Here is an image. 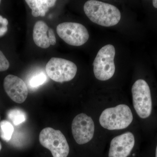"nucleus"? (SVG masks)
Returning <instances> with one entry per match:
<instances>
[{
	"label": "nucleus",
	"mask_w": 157,
	"mask_h": 157,
	"mask_svg": "<svg viewBox=\"0 0 157 157\" xmlns=\"http://www.w3.org/2000/svg\"><path fill=\"white\" fill-rule=\"evenodd\" d=\"M83 9L90 20L99 25L113 26L120 21V11L115 6L108 3L90 0L84 4Z\"/></svg>",
	"instance_id": "obj_1"
},
{
	"label": "nucleus",
	"mask_w": 157,
	"mask_h": 157,
	"mask_svg": "<svg viewBox=\"0 0 157 157\" xmlns=\"http://www.w3.org/2000/svg\"><path fill=\"white\" fill-rule=\"evenodd\" d=\"M133 120L132 110L129 106L123 104L104 109L99 118L101 126L110 131L126 128Z\"/></svg>",
	"instance_id": "obj_2"
},
{
	"label": "nucleus",
	"mask_w": 157,
	"mask_h": 157,
	"mask_svg": "<svg viewBox=\"0 0 157 157\" xmlns=\"http://www.w3.org/2000/svg\"><path fill=\"white\" fill-rule=\"evenodd\" d=\"M115 48L110 44L99 51L93 63L94 74L98 80L106 81L113 76L115 71Z\"/></svg>",
	"instance_id": "obj_3"
},
{
	"label": "nucleus",
	"mask_w": 157,
	"mask_h": 157,
	"mask_svg": "<svg viewBox=\"0 0 157 157\" xmlns=\"http://www.w3.org/2000/svg\"><path fill=\"white\" fill-rule=\"evenodd\" d=\"M39 142L41 145L51 152L53 157H67L70 147L66 137L59 130L46 128L40 132Z\"/></svg>",
	"instance_id": "obj_4"
},
{
	"label": "nucleus",
	"mask_w": 157,
	"mask_h": 157,
	"mask_svg": "<svg viewBox=\"0 0 157 157\" xmlns=\"http://www.w3.org/2000/svg\"><path fill=\"white\" fill-rule=\"evenodd\" d=\"M132 90L133 106L137 115L142 119L149 117L152 109V102L150 89L147 82L144 79H138L133 84Z\"/></svg>",
	"instance_id": "obj_5"
},
{
	"label": "nucleus",
	"mask_w": 157,
	"mask_h": 157,
	"mask_svg": "<svg viewBox=\"0 0 157 157\" xmlns=\"http://www.w3.org/2000/svg\"><path fill=\"white\" fill-rule=\"evenodd\" d=\"M77 70V67L73 62L60 58H52L45 66L48 77L59 82L72 80L76 76Z\"/></svg>",
	"instance_id": "obj_6"
},
{
	"label": "nucleus",
	"mask_w": 157,
	"mask_h": 157,
	"mask_svg": "<svg viewBox=\"0 0 157 157\" xmlns=\"http://www.w3.org/2000/svg\"><path fill=\"white\" fill-rule=\"evenodd\" d=\"M59 36L69 45L79 46L87 42L89 34L87 29L81 24L75 22H64L57 27Z\"/></svg>",
	"instance_id": "obj_7"
},
{
	"label": "nucleus",
	"mask_w": 157,
	"mask_h": 157,
	"mask_svg": "<svg viewBox=\"0 0 157 157\" xmlns=\"http://www.w3.org/2000/svg\"><path fill=\"white\" fill-rule=\"evenodd\" d=\"M95 132L94 121L84 113L76 115L72 123L73 137L78 144L87 143L92 139Z\"/></svg>",
	"instance_id": "obj_8"
},
{
	"label": "nucleus",
	"mask_w": 157,
	"mask_h": 157,
	"mask_svg": "<svg viewBox=\"0 0 157 157\" xmlns=\"http://www.w3.org/2000/svg\"><path fill=\"white\" fill-rule=\"evenodd\" d=\"M135 137L133 133L127 132L116 136L110 143L108 157H128L135 146Z\"/></svg>",
	"instance_id": "obj_9"
},
{
	"label": "nucleus",
	"mask_w": 157,
	"mask_h": 157,
	"mask_svg": "<svg viewBox=\"0 0 157 157\" xmlns=\"http://www.w3.org/2000/svg\"><path fill=\"white\" fill-rule=\"evenodd\" d=\"M4 87L6 94L12 101L18 104L25 101L28 95V89L21 78L9 75L4 80Z\"/></svg>",
	"instance_id": "obj_10"
},
{
	"label": "nucleus",
	"mask_w": 157,
	"mask_h": 157,
	"mask_svg": "<svg viewBox=\"0 0 157 157\" xmlns=\"http://www.w3.org/2000/svg\"><path fill=\"white\" fill-rule=\"evenodd\" d=\"M49 28L44 21H37L33 29V38L35 44L43 48H47L50 46L48 32Z\"/></svg>",
	"instance_id": "obj_11"
},
{
	"label": "nucleus",
	"mask_w": 157,
	"mask_h": 157,
	"mask_svg": "<svg viewBox=\"0 0 157 157\" xmlns=\"http://www.w3.org/2000/svg\"><path fill=\"white\" fill-rule=\"evenodd\" d=\"M32 10L34 17L45 16L49 8L53 7L56 3L55 0H26L25 1Z\"/></svg>",
	"instance_id": "obj_12"
},
{
	"label": "nucleus",
	"mask_w": 157,
	"mask_h": 157,
	"mask_svg": "<svg viewBox=\"0 0 157 157\" xmlns=\"http://www.w3.org/2000/svg\"><path fill=\"white\" fill-rule=\"evenodd\" d=\"M8 117L9 119L15 126L24 122L27 119L25 112L19 108L10 109L8 113Z\"/></svg>",
	"instance_id": "obj_13"
},
{
	"label": "nucleus",
	"mask_w": 157,
	"mask_h": 157,
	"mask_svg": "<svg viewBox=\"0 0 157 157\" xmlns=\"http://www.w3.org/2000/svg\"><path fill=\"white\" fill-rule=\"evenodd\" d=\"M14 128L13 125L6 120H3L0 122V137L5 141L8 142L11 140Z\"/></svg>",
	"instance_id": "obj_14"
},
{
	"label": "nucleus",
	"mask_w": 157,
	"mask_h": 157,
	"mask_svg": "<svg viewBox=\"0 0 157 157\" xmlns=\"http://www.w3.org/2000/svg\"><path fill=\"white\" fill-rule=\"evenodd\" d=\"M47 78L45 74L41 73L34 76L30 80L29 84L33 87H36L41 85L46 81Z\"/></svg>",
	"instance_id": "obj_15"
},
{
	"label": "nucleus",
	"mask_w": 157,
	"mask_h": 157,
	"mask_svg": "<svg viewBox=\"0 0 157 157\" xmlns=\"http://www.w3.org/2000/svg\"><path fill=\"white\" fill-rule=\"evenodd\" d=\"M9 66L10 63L9 61L3 52L0 50V72L6 71L9 69Z\"/></svg>",
	"instance_id": "obj_16"
},
{
	"label": "nucleus",
	"mask_w": 157,
	"mask_h": 157,
	"mask_svg": "<svg viewBox=\"0 0 157 157\" xmlns=\"http://www.w3.org/2000/svg\"><path fill=\"white\" fill-rule=\"evenodd\" d=\"M9 22L6 18H3L0 15V37L4 36L8 31V25Z\"/></svg>",
	"instance_id": "obj_17"
},
{
	"label": "nucleus",
	"mask_w": 157,
	"mask_h": 157,
	"mask_svg": "<svg viewBox=\"0 0 157 157\" xmlns=\"http://www.w3.org/2000/svg\"><path fill=\"white\" fill-rule=\"evenodd\" d=\"M48 38H49V43L50 45H54L56 43V38L54 32L52 29L49 28L48 32Z\"/></svg>",
	"instance_id": "obj_18"
},
{
	"label": "nucleus",
	"mask_w": 157,
	"mask_h": 157,
	"mask_svg": "<svg viewBox=\"0 0 157 157\" xmlns=\"http://www.w3.org/2000/svg\"><path fill=\"white\" fill-rule=\"evenodd\" d=\"M153 5L156 9H157V0H154L152 1Z\"/></svg>",
	"instance_id": "obj_19"
},
{
	"label": "nucleus",
	"mask_w": 157,
	"mask_h": 157,
	"mask_svg": "<svg viewBox=\"0 0 157 157\" xmlns=\"http://www.w3.org/2000/svg\"><path fill=\"white\" fill-rule=\"evenodd\" d=\"M155 157H157V144L155 150Z\"/></svg>",
	"instance_id": "obj_20"
},
{
	"label": "nucleus",
	"mask_w": 157,
	"mask_h": 157,
	"mask_svg": "<svg viewBox=\"0 0 157 157\" xmlns=\"http://www.w3.org/2000/svg\"><path fill=\"white\" fill-rule=\"evenodd\" d=\"M2 148V144H1V142H0V151H1V149Z\"/></svg>",
	"instance_id": "obj_21"
},
{
	"label": "nucleus",
	"mask_w": 157,
	"mask_h": 157,
	"mask_svg": "<svg viewBox=\"0 0 157 157\" xmlns=\"http://www.w3.org/2000/svg\"><path fill=\"white\" fill-rule=\"evenodd\" d=\"M1 1H0V3H1Z\"/></svg>",
	"instance_id": "obj_22"
},
{
	"label": "nucleus",
	"mask_w": 157,
	"mask_h": 157,
	"mask_svg": "<svg viewBox=\"0 0 157 157\" xmlns=\"http://www.w3.org/2000/svg\"><path fill=\"white\" fill-rule=\"evenodd\" d=\"M0 120H1V117H0Z\"/></svg>",
	"instance_id": "obj_23"
}]
</instances>
